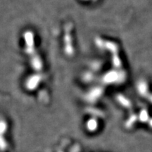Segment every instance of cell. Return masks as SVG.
I'll list each match as a JSON object with an SVG mask.
<instances>
[{
    "mask_svg": "<svg viewBox=\"0 0 152 152\" xmlns=\"http://www.w3.org/2000/svg\"><path fill=\"white\" fill-rule=\"evenodd\" d=\"M25 38H26V44H27V50L28 52L30 54L31 53V49L33 48V35H32L31 33L30 32H27L26 33V35H25Z\"/></svg>",
    "mask_w": 152,
    "mask_h": 152,
    "instance_id": "obj_1",
    "label": "cell"
},
{
    "mask_svg": "<svg viewBox=\"0 0 152 152\" xmlns=\"http://www.w3.org/2000/svg\"><path fill=\"white\" fill-rule=\"evenodd\" d=\"M39 77H33L32 78L30 79L29 83H28V87L30 89L35 88V87L37 86V83L39 82Z\"/></svg>",
    "mask_w": 152,
    "mask_h": 152,
    "instance_id": "obj_2",
    "label": "cell"
}]
</instances>
